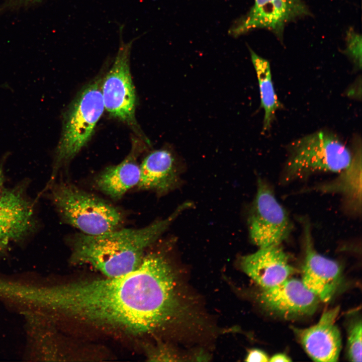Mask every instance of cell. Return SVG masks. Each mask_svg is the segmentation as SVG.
I'll return each instance as SVG.
<instances>
[{"instance_id": "1", "label": "cell", "mask_w": 362, "mask_h": 362, "mask_svg": "<svg viewBox=\"0 0 362 362\" xmlns=\"http://www.w3.org/2000/svg\"><path fill=\"white\" fill-rule=\"evenodd\" d=\"M176 277L161 253L144 255L125 275L36 286L33 301L92 324L143 334L173 322L183 311Z\"/></svg>"}, {"instance_id": "2", "label": "cell", "mask_w": 362, "mask_h": 362, "mask_svg": "<svg viewBox=\"0 0 362 362\" xmlns=\"http://www.w3.org/2000/svg\"><path fill=\"white\" fill-rule=\"evenodd\" d=\"M192 206L191 202H185L167 217L140 228H119L97 235L77 234L71 240L72 260L88 264L106 277L129 273L140 265L145 250Z\"/></svg>"}, {"instance_id": "3", "label": "cell", "mask_w": 362, "mask_h": 362, "mask_svg": "<svg viewBox=\"0 0 362 362\" xmlns=\"http://www.w3.org/2000/svg\"><path fill=\"white\" fill-rule=\"evenodd\" d=\"M50 197L62 220L81 233L104 234L120 228L123 222L116 207L70 183L53 185Z\"/></svg>"}, {"instance_id": "4", "label": "cell", "mask_w": 362, "mask_h": 362, "mask_svg": "<svg viewBox=\"0 0 362 362\" xmlns=\"http://www.w3.org/2000/svg\"><path fill=\"white\" fill-rule=\"evenodd\" d=\"M283 173L289 182L314 173L340 172L350 164L352 152L334 134L321 130L293 142Z\"/></svg>"}, {"instance_id": "5", "label": "cell", "mask_w": 362, "mask_h": 362, "mask_svg": "<svg viewBox=\"0 0 362 362\" xmlns=\"http://www.w3.org/2000/svg\"><path fill=\"white\" fill-rule=\"evenodd\" d=\"M101 85V80L97 79L86 85L64 113L51 180L90 139L105 109Z\"/></svg>"}, {"instance_id": "6", "label": "cell", "mask_w": 362, "mask_h": 362, "mask_svg": "<svg viewBox=\"0 0 362 362\" xmlns=\"http://www.w3.org/2000/svg\"><path fill=\"white\" fill-rule=\"evenodd\" d=\"M247 220L250 239L258 248L280 245L292 230L289 215L266 182L259 178Z\"/></svg>"}, {"instance_id": "7", "label": "cell", "mask_w": 362, "mask_h": 362, "mask_svg": "<svg viewBox=\"0 0 362 362\" xmlns=\"http://www.w3.org/2000/svg\"><path fill=\"white\" fill-rule=\"evenodd\" d=\"M130 43L121 44L102 81L105 109L113 117L135 127L136 95L130 68Z\"/></svg>"}, {"instance_id": "8", "label": "cell", "mask_w": 362, "mask_h": 362, "mask_svg": "<svg viewBox=\"0 0 362 362\" xmlns=\"http://www.w3.org/2000/svg\"><path fill=\"white\" fill-rule=\"evenodd\" d=\"M311 15L302 0H254L249 12L233 25L229 33L237 36L255 29H265L282 40L288 24Z\"/></svg>"}, {"instance_id": "9", "label": "cell", "mask_w": 362, "mask_h": 362, "mask_svg": "<svg viewBox=\"0 0 362 362\" xmlns=\"http://www.w3.org/2000/svg\"><path fill=\"white\" fill-rule=\"evenodd\" d=\"M257 300L267 311L285 318L313 314L319 301L302 281L289 278L276 286L262 289Z\"/></svg>"}, {"instance_id": "10", "label": "cell", "mask_w": 362, "mask_h": 362, "mask_svg": "<svg viewBox=\"0 0 362 362\" xmlns=\"http://www.w3.org/2000/svg\"><path fill=\"white\" fill-rule=\"evenodd\" d=\"M303 237L305 258L301 281L319 300L327 302L334 296L341 282L340 267L336 261L315 250L308 224L304 226Z\"/></svg>"}, {"instance_id": "11", "label": "cell", "mask_w": 362, "mask_h": 362, "mask_svg": "<svg viewBox=\"0 0 362 362\" xmlns=\"http://www.w3.org/2000/svg\"><path fill=\"white\" fill-rule=\"evenodd\" d=\"M339 307L325 311L318 322L306 328H293L304 349L314 361H337L341 349V337L335 321Z\"/></svg>"}, {"instance_id": "12", "label": "cell", "mask_w": 362, "mask_h": 362, "mask_svg": "<svg viewBox=\"0 0 362 362\" xmlns=\"http://www.w3.org/2000/svg\"><path fill=\"white\" fill-rule=\"evenodd\" d=\"M289 257L280 245H273L259 248L243 257L241 266L247 275L265 289L280 284L294 273Z\"/></svg>"}, {"instance_id": "13", "label": "cell", "mask_w": 362, "mask_h": 362, "mask_svg": "<svg viewBox=\"0 0 362 362\" xmlns=\"http://www.w3.org/2000/svg\"><path fill=\"white\" fill-rule=\"evenodd\" d=\"M34 227L33 207L22 189H6L0 199V241L21 239Z\"/></svg>"}, {"instance_id": "14", "label": "cell", "mask_w": 362, "mask_h": 362, "mask_svg": "<svg viewBox=\"0 0 362 362\" xmlns=\"http://www.w3.org/2000/svg\"><path fill=\"white\" fill-rule=\"evenodd\" d=\"M140 189L160 194L175 189L179 182L177 161L169 149H160L149 153L140 165Z\"/></svg>"}, {"instance_id": "15", "label": "cell", "mask_w": 362, "mask_h": 362, "mask_svg": "<svg viewBox=\"0 0 362 362\" xmlns=\"http://www.w3.org/2000/svg\"><path fill=\"white\" fill-rule=\"evenodd\" d=\"M140 165L130 155L119 164L107 167L95 179L98 190L114 200L120 199L130 189L138 185Z\"/></svg>"}, {"instance_id": "16", "label": "cell", "mask_w": 362, "mask_h": 362, "mask_svg": "<svg viewBox=\"0 0 362 362\" xmlns=\"http://www.w3.org/2000/svg\"><path fill=\"white\" fill-rule=\"evenodd\" d=\"M333 180L319 186L316 189L326 193H337L344 197L346 204L358 212L361 204V144L355 145L348 166L339 172Z\"/></svg>"}, {"instance_id": "17", "label": "cell", "mask_w": 362, "mask_h": 362, "mask_svg": "<svg viewBox=\"0 0 362 362\" xmlns=\"http://www.w3.org/2000/svg\"><path fill=\"white\" fill-rule=\"evenodd\" d=\"M259 85L260 106L264 110L263 129H269L280 104L275 91L269 62L249 49Z\"/></svg>"}, {"instance_id": "18", "label": "cell", "mask_w": 362, "mask_h": 362, "mask_svg": "<svg viewBox=\"0 0 362 362\" xmlns=\"http://www.w3.org/2000/svg\"><path fill=\"white\" fill-rule=\"evenodd\" d=\"M361 320H355L349 327L347 335V355L351 361H361Z\"/></svg>"}, {"instance_id": "19", "label": "cell", "mask_w": 362, "mask_h": 362, "mask_svg": "<svg viewBox=\"0 0 362 362\" xmlns=\"http://www.w3.org/2000/svg\"><path fill=\"white\" fill-rule=\"evenodd\" d=\"M345 54L352 60L355 67H361V36L352 28L346 32Z\"/></svg>"}, {"instance_id": "20", "label": "cell", "mask_w": 362, "mask_h": 362, "mask_svg": "<svg viewBox=\"0 0 362 362\" xmlns=\"http://www.w3.org/2000/svg\"><path fill=\"white\" fill-rule=\"evenodd\" d=\"M269 358L262 350L258 349H252L249 350L245 360L246 361L267 362Z\"/></svg>"}, {"instance_id": "21", "label": "cell", "mask_w": 362, "mask_h": 362, "mask_svg": "<svg viewBox=\"0 0 362 362\" xmlns=\"http://www.w3.org/2000/svg\"><path fill=\"white\" fill-rule=\"evenodd\" d=\"M291 361L290 358L287 355L283 353H278L274 355L270 358H269V361L276 362V361Z\"/></svg>"}, {"instance_id": "22", "label": "cell", "mask_w": 362, "mask_h": 362, "mask_svg": "<svg viewBox=\"0 0 362 362\" xmlns=\"http://www.w3.org/2000/svg\"><path fill=\"white\" fill-rule=\"evenodd\" d=\"M42 0H10L13 4L20 6H29L41 2Z\"/></svg>"}, {"instance_id": "23", "label": "cell", "mask_w": 362, "mask_h": 362, "mask_svg": "<svg viewBox=\"0 0 362 362\" xmlns=\"http://www.w3.org/2000/svg\"><path fill=\"white\" fill-rule=\"evenodd\" d=\"M6 189L4 188V175L2 167L0 166V199Z\"/></svg>"}, {"instance_id": "24", "label": "cell", "mask_w": 362, "mask_h": 362, "mask_svg": "<svg viewBox=\"0 0 362 362\" xmlns=\"http://www.w3.org/2000/svg\"><path fill=\"white\" fill-rule=\"evenodd\" d=\"M8 242L6 241H0V252L5 248Z\"/></svg>"}]
</instances>
